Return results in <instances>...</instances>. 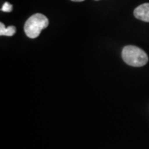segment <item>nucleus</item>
<instances>
[{"mask_svg":"<svg viewBox=\"0 0 149 149\" xmlns=\"http://www.w3.org/2000/svg\"><path fill=\"white\" fill-rule=\"evenodd\" d=\"M122 58L126 64L134 67L143 66L148 61V56L143 50L131 45L123 47Z\"/></svg>","mask_w":149,"mask_h":149,"instance_id":"1","label":"nucleus"},{"mask_svg":"<svg viewBox=\"0 0 149 149\" xmlns=\"http://www.w3.org/2000/svg\"><path fill=\"white\" fill-rule=\"evenodd\" d=\"M49 20L42 13H36L27 19L24 25V32L30 38L39 37L43 29L48 27Z\"/></svg>","mask_w":149,"mask_h":149,"instance_id":"2","label":"nucleus"},{"mask_svg":"<svg viewBox=\"0 0 149 149\" xmlns=\"http://www.w3.org/2000/svg\"><path fill=\"white\" fill-rule=\"evenodd\" d=\"M133 14L139 20L149 22V3H143L137 7Z\"/></svg>","mask_w":149,"mask_h":149,"instance_id":"3","label":"nucleus"},{"mask_svg":"<svg viewBox=\"0 0 149 149\" xmlns=\"http://www.w3.org/2000/svg\"><path fill=\"white\" fill-rule=\"evenodd\" d=\"M16 27L14 26H9L6 27L3 22H0V35L1 36H8L12 37L16 33Z\"/></svg>","mask_w":149,"mask_h":149,"instance_id":"4","label":"nucleus"},{"mask_svg":"<svg viewBox=\"0 0 149 149\" xmlns=\"http://www.w3.org/2000/svg\"><path fill=\"white\" fill-rule=\"evenodd\" d=\"M1 10L3 11V12H5V13H10V12L13 11V5L10 4L9 3L6 2V3H4V4L3 5V7H2Z\"/></svg>","mask_w":149,"mask_h":149,"instance_id":"5","label":"nucleus"},{"mask_svg":"<svg viewBox=\"0 0 149 149\" xmlns=\"http://www.w3.org/2000/svg\"><path fill=\"white\" fill-rule=\"evenodd\" d=\"M71 1H73V2H82L84 0H71Z\"/></svg>","mask_w":149,"mask_h":149,"instance_id":"6","label":"nucleus"}]
</instances>
